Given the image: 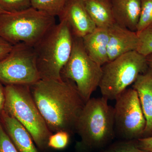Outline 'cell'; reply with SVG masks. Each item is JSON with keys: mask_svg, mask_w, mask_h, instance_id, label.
<instances>
[{"mask_svg": "<svg viewBox=\"0 0 152 152\" xmlns=\"http://www.w3.org/2000/svg\"><path fill=\"white\" fill-rule=\"evenodd\" d=\"M35 102L53 134L76 132L77 122L86 102L69 80H40L30 86Z\"/></svg>", "mask_w": 152, "mask_h": 152, "instance_id": "6da1fadb", "label": "cell"}, {"mask_svg": "<svg viewBox=\"0 0 152 152\" xmlns=\"http://www.w3.org/2000/svg\"><path fill=\"white\" fill-rule=\"evenodd\" d=\"M107 99L91 98L85 104L77 122L76 132L80 141L79 152H88L103 148L115 137L114 109Z\"/></svg>", "mask_w": 152, "mask_h": 152, "instance_id": "7a4b0ae2", "label": "cell"}, {"mask_svg": "<svg viewBox=\"0 0 152 152\" xmlns=\"http://www.w3.org/2000/svg\"><path fill=\"white\" fill-rule=\"evenodd\" d=\"M34 47L41 80H61V72L72 51L74 36L67 23L60 20Z\"/></svg>", "mask_w": 152, "mask_h": 152, "instance_id": "3957f363", "label": "cell"}, {"mask_svg": "<svg viewBox=\"0 0 152 152\" xmlns=\"http://www.w3.org/2000/svg\"><path fill=\"white\" fill-rule=\"evenodd\" d=\"M4 110L14 117L27 130L38 148L45 151L53 133L49 130L34 101L30 86L7 85Z\"/></svg>", "mask_w": 152, "mask_h": 152, "instance_id": "277c9868", "label": "cell"}, {"mask_svg": "<svg viewBox=\"0 0 152 152\" xmlns=\"http://www.w3.org/2000/svg\"><path fill=\"white\" fill-rule=\"evenodd\" d=\"M56 24L55 17L31 7L0 15V36L14 45L23 43L34 47Z\"/></svg>", "mask_w": 152, "mask_h": 152, "instance_id": "5b68a950", "label": "cell"}, {"mask_svg": "<svg viewBox=\"0 0 152 152\" xmlns=\"http://www.w3.org/2000/svg\"><path fill=\"white\" fill-rule=\"evenodd\" d=\"M149 69L146 57L137 51L127 53L102 66L99 88L108 100L116 98Z\"/></svg>", "mask_w": 152, "mask_h": 152, "instance_id": "8992f818", "label": "cell"}, {"mask_svg": "<svg viewBox=\"0 0 152 152\" xmlns=\"http://www.w3.org/2000/svg\"><path fill=\"white\" fill-rule=\"evenodd\" d=\"M102 66L93 61L86 52L82 38L74 37L72 51L61 72V77L73 82L86 102L99 87Z\"/></svg>", "mask_w": 152, "mask_h": 152, "instance_id": "52a82bcc", "label": "cell"}, {"mask_svg": "<svg viewBox=\"0 0 152 152\" xmlns=\"http://www.w3.org/2000/svg\"><path fill=\"white\" fill-rule=\"evenodd\" d=\"M40 80L34 47L23 43L14 45L0 61V82L6 86H31Z\"/></svg>", "mask_w": 152, "mask_h": 152, "instance_id": "ba28073f", "label": "cell"}, {"mask_svg": "<svg viewBox=\"0 0 152 152\" xmlns=\"http://www.w3.org/2000/svg\"><path fill=\"white\" fill-rule=\"evenodd\" d=\"M115 100L113 107L115 134L126 140L142 137L146 121L137 91L134 88L126 89Z\"/></svg>", "mask_w": 152, "mask_h": 152, "instance_id": "9c48e42d", "label": "cell"}, {"mask_svg": "<svg viewBox=\"0 0 152 152\" xmlns=\"http://www.w3.org/2000/svg\"><path fill=\"white\" fill-rule=\"evenodd\" d=\"M59 18L67 23L75 37L83 38L96 28L86 10L84 0H68Z\"/></svg>", "mask_w": 152, "mask_h": 152, "instance_id": "30bf717a", "label": "cell"}, {"mask_svg": "<svg viewBox=\"0 0 152 152\" xmlns=\"http://www.w3.org/2000/svg\"><path fill=\"white\" fill-rule=\"evenodd\" d=\"M109 61L127 53L137 51L139 44L137 32L131 31L116 23L109 28Z\"/></svg>", "mask_w": 152, "mask_h": 152, "instance_id": "8fae6325", "label": "cell"}, {"mask_svg": "<svg viewBox=\"0 0 152 152\" xmlns=\"http://www.w3.org/2000/svg\"><path fill=\"white\" fill-rule=\"evenodd\" d=\"M1 115L3 128L19 152H39L30 133L20 123L4 110Z\"/></svg>", "mask_w": 152, "mask_h": 152, "instance_id": "7c38bea8", "label": "cell"}, {"mask_svg": "<svg viewBox=\"0 0 152 152\" xmlns=\"http://www.w3.org/2000/svg\"><path fill=\"white\" fill-rule=\"evenodd\" d=\"M111 1L115 23L137 32L141 11V0Z\"/></svg>", "mask_w": 152, "mask_h": 152, "instance_id": "4fadbf2b", "label": "cell"}, {"mask_svg": "<svg viewBox=\"0 0 152 152\" xmlns=\"http://www.w3.org/2000/svg\"><path fill=\"white\" fill-rule=\"evenodd\" d=\"M109 28L97 27L92 32L82 38L84 47L89 56L101 66L109 62Z\"/></svg>", "mask_w": 152, "mask_h": 152, "instance_id": "5bb4252c", "label": "cell"}, {"mask_svg": "<svg viewBox=\"0 0 152 152\" xmlns=\"http://www.w3.org/2000/svg\"><path fill=\"white\" fill-rule=\"evenodd\" d=\"M133 88L138 93L145 119L146 126L142 137H151L152 136V77L148 70L138 77L134 83Z\"/></svg>", "mask_w": 152, "mask_h": 152, "instance_id": "9a60e30c", "label": "cell"}, {"mask_svg": "<svg viewBox=\"0 0 152 152\" xmlns=\"http://www.w3.org/2000/svg\"><path fill=\"white\" fill-rule=\"evenodd\" d=\"M84 2L97 28H109L115 23L111 0H84Z\"/></svg>", "mask_w": 152, "mask_h": 152, "instance_id": "2e32d148", "label": "cell"}, {"mask_svg": "<svg viewBox=\"0 0 152 152\" xmlns=\"http://www.w3.org/2000/svg\"><path fill=\"white\" fill-rule=\"evenodd\" d=\"M68 0H32L31 7L52 16H59Z\"/></svg>", "mask_w": 152, "mask_h": 152, "instance_id": "e0dca14e", "label": "cell"}, {"mask_svg": "<svg viewBox=\"0 0 152 152\" xmlns=\"http://www.w3.org/2000/svg\"><path fill=\"white\" fill-rule=\"evenodd\" d=\"M137 33L139 44L137 51L146 57L152 54V27Z\"/></svg>", "mask_w": 152, "mask_h": 152, "instance_id": "ac0fdd59", "label": "cell"}, {"mask_svg": "<svg viewBox=\"0 0 152 152\" xmlns=\"http://www.w3.org/2000/svg\"><path fill=\"white\" fill-rule=\"evenodd\" d=\"M152 27V0H141V11L137 32Z\"/></svg>", "mask_w": 152, "mask_h": 152, "instance_id": "d6986e66", "label": "cell"}, {"mask_svg": "<svg viewBox=\"0 0 152 152\" xmlns=\"http://www.w3.org/2000/svg\"><path fill=\"white\" fill-rule=\"evenodd\" d=\"M32 0H0V9L5 13H15L31 7Z\"/></svg>", "mask_w": 152, "mask_h": 152, "instance_id": "ffe728a7", "label": "cell"}, {"mask_svg": "<svg viewBox=\"0 0 152 152\" xmlns=\"http://www.w3.org/2000/svg\"><path fill=\"white\" fill-rule=\"evenodd\" d=\"M70 134L65 131L53 133L49 137L48 146L56 150H61L67 146L69 140Z\"/></svg>", "mask_w": 152, "mask_h": 152, "instance_id": "44dd1931", "label": "cell"}, {"mask_svg": "<svg viewBox=\"0 0 152 152\" xmlns=\"http://www.w3.org/2000/svg\"><path fill=\"white\" fill-rule=\"evenodd\" d=\"M101 152H147L137 146L135 140L118 142Z\"/></svg>", "mask_w": 152, "mask_h": 152, "instance_id": "7402d4cb", "label": "cell"}, {"mask_svg": "<svg viewBox=\"0 0 152 152\" xmlns=\"http://www.w3.org/2000/svg\"><path fill=\"white\" fill-rule=\"evenodd\" d=\"M0 152H19L1 124Z\"/></svg>", "mask_w": 152, "mask_h": 152, "instance_id": "603a6c76", "label": "cell"}, {"mask_svg": "<svg viewBox=\"0 0 152 152\" xmlns=\"http://www.w3.org/2000/svg\"><path fill=\"white\" fill-rule=\"evenodd\" d=\"M137 146L147 152H152V136L140 138L135 140Z\"/></svg>", "mask_w": 152, "mask_h": 152, "instance_id": "cb8c5ba5", "label": "cell"}, {"mask_svg": "<svg viewBox=\"0 0 152 152\" xmlns=\"http://www.w3.org/2000/svg\"><path fill=\"white\" fill-rule=\"evenodd\" d=\"M13 46L12 45L0 36V61L7 56Z\"/></svg>", "mask_w": 152, "mask_h": 152, "instance_id": "d4e9b609", "label": "cell"}, {"mask_svg": "<svg viewBox=\"0 0 152 152\" xmlns=\"http://www.w3.org/2000/svg\"><path fill=\"white\" fill-rule=\"evenodd\" d=\"M5 89L3 88L0 82V114L4 110L5 102Z\"/></svg>", "mask_w": 152, "mask_h": 152, "instance_id": "484cf974", "label": "cell"}, {"mask_svg": "<svg viewBox=\"0 0 152 152\" xmlns=\"http://www.w3.org/2000/svg\"><path fill=\"white\" fill-rule=\"evenodd\" d=\"M146 59L149 67L152 68V54L147 56Z\"/></svg>", "mask_w": 152, "mask_h": 152, "instance_id": "4316f807", "label": "cell"}, {"mask_svg": "<svg viewBox=\"0 0 152 152\" xmlns=\"http://www.w3.org/2000/svg\"><path fill=\"white\" fill-rule=\"evenodd\" d=\"M148 70L149 71L150 73L151 74V75L152 77V68L149 67Z\"/></svg>", "mask_w": 152, "mask_h": 152, "instance_id": "83f0119b", "label": "cell"}, {"mask_svg": "<svg viewBox=\"0 0 152 152\" xmlns=\"http://www.w3.org/2000/svg\"><path fill=\"white\" fill-rule=\"evenodd\" d=\"M5 13L4 12H3L2 10H1L0 9V15L2 13Z\"/></svg>", "mask_w": 152, "mask_h": 152, "instance_id": "f1b7e54d", "label": "cell"}]
</instances>
